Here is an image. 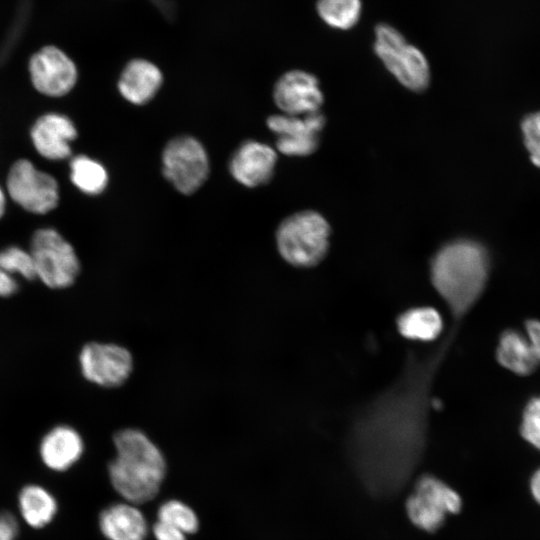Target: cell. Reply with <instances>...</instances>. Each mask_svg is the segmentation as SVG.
<instances>
[{
	"instance_id": "obj_29",
	"label": "cell",
	"mask_w": 540,
	"mask_h": 540,
	"mask_svg": "<svg viewBox=\"0 0 540 540\" xmlns=\"http://www.w3.org/2000/svg\"><path fill=\"white\" fill-rule=\"evenodd\" d=\"M152 532L156 540H187V535L176 527L167 523L156 521Z\"/></svg>"
},
{
	"instance_id": "obj_4",
	"label": "cell",
	"mask_w": 540,
	"mask_h": 540,
	"mask_svg": "<svg viewBox=\"0 0 540 540\" xmlns=\"http://www.w3.org/2000/svg\"><path fill=\"white\" fill-rule=\"evenodd\" d=\"M330 226L326 219L312 210L300 211L285 218L275 234L280 256L297 268L319 264L329 249Z\"/></svg>"
},
{
	"instance_id": "obj_33",
	"label": "cell",
	"mask_w": 540,
	"mask_h": 540,
	"mask_svg": "<svg viewBox=\"0 0 540 540\" xmlns=\"http://www.w3.org/2000/svg\"><path fill=\"white\" fill-rule=\"evenodd\" d=\"M8 204V196L5 188L0 185V220L4 217Z\"/></svg>"
},
{
	"instance_id": "obj_20",
	"label": "cell",
	"mask_w": 540,
	"mask_h": 540,
	"mask_svg": "<svg viewBox=\"0 0 540 540\" xmlns=\"http://www.w3.org/2000/svg\"><path fill=\"white\" fill-rule=\"evenodd\" d=\"M398 332L406 339L430 342L443 331V319L433 307H414L402 312L396 320Z\"/></svg>"
},
{
	"instance_id": "obj_12",
	"label": "cell",
	"mask_w": 540,
	"mask_h": 540,
	"mask_svg": "<svg viewBox=\"0 0 540 540\" xmlns=\"http://www.w3.org/2000/svg\"><path fill=\"white\" fill-rule=\"evenodd\" d=\"M266 124L277 136V150L287 156H308L319 144V133L325 125V117L319 112L304 116L287 114L271 115Z\"/></svg>"
},
{
	"instance_id": "obj_9",
	"label": "cell",
	"mask_w": 540,
	"mask_h": 540,
	"mask_svg": "<svg viewBox=\"0 0 540 540\" xmlns=\"http://www.w3.org/2000/svg\"><path fill=\"white\" fill-rule=\"evenodd\" d=\"M28 75L33 88L48 98H62L75 88L79 78L74 60L60 47L45 45L28 60Z\"/></svg>"
},
{
	"instance_id": "obj_15",
	"label": "cell",
	"mask_w": 540,
	"mask_h": 540,
	"mask_svg": "<svg viewBox=\"0 0 540 540\" xmlns=\"http://www.w3.org/2000/svg\"><path fill=\"white\" fill-rule=\"evenodd\" d=\"M277 162V153L256 140L244 141L229 161L231 176L241 185L254 188L269 182Z\"/></svg>"
},
{
	"instance_id": "obj_28",
	"label": "cell",
	"mask_w": 540,
	"mask_h": 540,
	"mask_svg": "<svg viewBox=\"0 0 540 540\" xmlns=\"http://www.w3.org/2000/svg\"><path fill=\"white\" fill-rule=\"evenodd\" d=\"M19 533V523L10 511L0 512V540H16Z\"/></svg>"
},
{
	"instance_id": "obj_21",
	"label": "cell",
	"mask_w": 540,
	"mask_h": 540,
	"mask_svg": "<svg viewBox=\"0 0 540 540\" xmlns=\"http://www.w3.org/2000/svg\"><path fill=\"white\" fill-rule=\"evenodd\" d=\"M496 356L503 367L522 376L531 374L540 364L527 338L513 330L502 334Z\"/></svg>"
},
{
	"instance_id": "obj_19",
	"label": "cell",
	"mask_w": 540,
	"mask_h": 540,
	"mask_svg": "<svg viewBox=\"0 0 540 540\" xmlns=\"http://www.w3.org/2000/svg\"><path fill=\"white\" fill-rule=\"evenodd\" d=\"M18 509L25 523L40 529L52 522L58 511L54 495L38 484L25 485L18 494Z\"/></svg>"
},
{
	"instance_id": "obj_14",
	"label": "cell",
	"mask_w": 540,
	"mask_h": 540,
	"mask_svg": "<svg viewBox=\"0 0 540 540\" xmlns=\"http://www.w3.org/2000/svg\"><path fill=\"white\" fill-rule=\"evenodd\" d=\"M273 100L283 114L304 116L319 112L324 97L318 79L293 69L282 74L273 87Z\"/></svg>"
},
{
	"instance_id": "obj_7",
	"label": "cell",
	"mask_w": 540,
	"mask_h": 540,
	"mask_svg": "<svg viewBox=\"0 0 540 540\" xmlns=\"http://www.w3.org/2000/svg\"><path fill=\"white\" fill-rule=\"evenodd\" d=\"M4 188L8 199L30 214L46 215L60 202L58 180L26 158L11 164Z\"/></svg>"
},
{
	"instance_id": "obj_13",
	"label": "cell",
	"mask_w": 540,
	"mask_h": 540,
	"mask_svg": "<svg viewBox=\"0 0 540 540\" xmlns=\"http://www.w3.org/2000/svg\"><path fill=\"white\" fill-rule=\"evenodd\" d=\"M29 137L39 156L48 161H64L72 157V143L78 137V129L68 115L49 111L34 120Z\"/></svg>"
},
{
	"instance_id": "obj_10",
	"label": "cell",
	"mask_w": 540,
	"mask_h": 540,
	"mask_svg": "<svg viewBox=\"0 0 540 540\" xmlns=\"http://www.w3.org/2000/svg\"><path fill=\"white\" fill-rule=\"evenodd\" d=\"M460 508V496L431 475H424L417 481L406 504L412 523L428 532L437 530L448 514L457 513Z\"/></svg>"
},
{
	"instance_id": "obj_32",
	"label": "cell",
	"mask_w": 540,
	"mask_h": 540,
	"mask_svg": "<svg viewBox=\"0 0 540 540\" xmlns=\"http://www.w3.org/2000/svg\"><path fill=\"white\" fill-rule=\"evenodd\" d=\"M531 490L535 499L540 503V469L535 473L532 478Z\"/></svg>"
},
{
	"instance_id": "obj_8",
	"label": "cell",
	"mask_w": 540,
	"mask_h": 540,
	"mask_svg": "<svg viewBox=\"0 0 540 540\" xmlns=\"http://www.w3.org/2000/svg\"><path fill=\"white\" fill-rule=\"evenodd\" d=\"M162 173L181 194L196 192L207 180L209 157L202 143L193 136L180 135L167 142L162 151Z\"/></svg>"
},
{
	"instance_id": "obj_2",
	"label": "cell",
	"mask_w": 540,
	"mask_h": 540,
	"mask_svg": "<svg viewBox=\"0 0 540 540\" xmlns=\"http://www.w3.org/2000/svg\"><path fill=\"white\" fill-rule=\"evenodd\" d=\"M489 275L485 248L469 239L443 245L430 263L431 283L458 323L480 299Z\"/></svg>"
},
{
	"instance_id": "obj_6",
	"label": "cell",
	"mask_w": 540,
	"mask_h": 540,
	"mask_svg": "<svg viewBox=\"0 0 540 540\" xmlns=\"http://www.w3.org/2000/svg\"><path fill=\"white\" fill-rule=\"evenodd\" d=\"M36 278L51 289H65L76 281L80 260L73 245L53 227L35 230L30 239Z\"/></svg>"
},
{
	"instance_id": "obj_16",
	"label": "cell",
	"mask_w": 540,
	"mask_h": 540,
	"mask_svg": "<svg viewBox=\"0 0 540 540\" xmlns=\"http://www.w3.org/2000/svg\"><path fill=\"white\" fill-rule=\"evenodd\" d=\"M84 452L80 433L65 424L50 429L41 439L39 455L43 464L55 472H64L75 465Z\"/></svg>"
},
{
	"instance_id": "obj_30",
	"label": "cell",
	"mask_w": 540,
	"mask_h": 540,
	"mask_svg": "<svg viewBox=\"0 0 540 540\" xmlns=\"http://www.w3.org/2000/svg\"><path fill=\"white\" fill-rule=\"evenodd\" d=\"M526 332L528 343L540 363V322L538 320H529L526 323Z\"/></svg>"
},
{
	"instance_id": "obj_27",
	"label": "cell",
	"mask_w": 540,
	"mask_h": 540,
	"mask_svg": "<svg viewBox=\"0 0 540 540\" xmlns=\"http://www.w3.org/2000/svg\"><path fill=\"white\" fill-rule=\"evenodd\" d=\"M524 142L532 162L540 167V112L528 115L522 122Z\"/></svg>"
},
{
	"instance_id": "obj_25",
	"label": "cell",
	"mask_w": 540,
	"mask_h": 540,
	"mask_svg": "<svg viewBox=\"0 0 540 540\" xmlns=\"http://www.w3.org/2000/svg\"><path fill=\"white\" fill-rule=\"evenodd\" d=\"M0 270L19 275L26 280L36 278L34 262L29 250L11 245L0 250Z\"/></svg>"
},
{
	"instance_id": "obj_24",
	"label": "cell",
	"mask_w": 540,
	"mask_h": 540,
	"mask_svg": "<svg viewBox=\"0 0 540 540\" xmlns=\"http://www.w3.org/2000/svg\"><path fill=\"white\" fill-rule=\"evenodd\" d=\"M157 520L176 527L186 535L196 533L199 528L196 512L177 499L167 500L159 506Z\"/></svg>"
},
{
	"instance_id": "obj_26",
	"label": "cell",
	"mask_w": 540,
	"mask_h": 540,
	"mask_svg": "<svg viewBox=\"0 0 540 540\" xmlns=\"http://www.w3.org/2000/svg\"><path fill=\"white\" fill-rule=\"evenodd\" d=\"M522 436L540 449V397L532 399L526 406L521 424Z\"/></svg>"
},
{
	"instance_id": "obj_23",
	"label": "cell",
	"mask_w": 540,
	"mask_h": 540,
	"mask_svg": "<svg viewBox=\"0 0 540 540\" xmlns=\"http://www.w3.org/2000/svg\"><path fill=\"white\" fill-rule=\"evenodd\" d=\"M316 11L329 27L340 30L353 28L362 13L361 0H317Z\"/></svg>"
},
{
	"instance_id": "obj_1",
	"label": "cell",
	"mask_w": 540,
	"mask_h": 540,
	"mask_svg": "<svg viewBox=\"0 0 540 540\" xmlns=\"http://www.w3.org/2000/svg\"><path fill=\"white\" fill-rule=\"evenodd\" d=\"M452 329L429 353H409L398 378L352 422L347 450L352 466L375 495L398 492L427 444L433 384L453 340Z\"/></svg>"
},
{
	"instance_id": "obj_31",
	"label": "cell",
	"mask_w": 540,
	"mask_h": 540,
	"mask_svg": "<svg viewBox=\"0 0 540 540\" xmlns=\"http://www.w3.org/2000/svg\"><path fill=\"white\" fill-rule=\"evenodd\" d=\"M19 290V282L17 278L0 270V297H10L17 293Z\"/></svg>"
},
{
	"instance_id": "obj_18",
	"label": "cell",
	"mask_w": 540,
	"mask_h": 540,
	"mask_svg": "<svg viewBox=\"0 0 540 540\" xmlns=\"http://www.w3.org/2000/svg\"><path fill=\"white\" fill-rule=\"evenodd\" d=\"M102 535L107 540H145L148 523L138 505L123 501L105 507L98 518Z\"/></svg>"
},
{
	"instance_id": "obj_11",
	"label": "cell",
	"mask_w": 540,
	"mask_h": 540,
	"mask_svg": "<svg viewBox=\"0 0 540 540\" xmlns=\"http://www.w3.org/2000/svg\"><path fill=\"white\" fill-rule=\"evenodd\" d=\"M82 376L89 382L114 388L124 384L133 370V357L125 347L114 343L89 342L79 353Z\"/></svg>"
},
{
	"instance_id": "obj_5",
	"label": "cell",
	"mask_w": 540,
	"mask_h": 540,
	"mask_svg": "<svg viewBox=\"0 0 540 540\" xmlns=\"http://www.w3.org/2000/svg\"><path fill=\"white\" fill-rule=\"evenodd\" d=\"M374 52L400 84L414 92L430 83V66L423 52L406 41L394 26L381 22L374 28Z\"/></svg>"
},
{
	"instance_id": "obj_22",
	"label": "cell",
	"mask_w": 540,
	"mask_h": 540,
	"mask_svg": "<svg viewBox=\"0 0 540 540\" xmlns=\"http://www.w3.org/2000/svg\"><path fill=\"white\" fill-rule=\"evenodd\" d=\"M68 167L69 180L81 193L97 196L107 188L109 175L98 160L85 154L72 155Z\"/></svg>"
},
{
	"instance_id": "obj_3",
	"label": "cell",
	"mask_w": 540,
	"mask_h": 540,
	"mask_svg": "<svg viewBox=\"0 0 540 540\" xmlns=\"http://www.w3.org/2000/svg\"><path fill=\"white\" fill-rule=\"evenodd\" d=\"M115 457L108 465L114 490L124 501L140 505L158 494L166 476V460L159 447L141 430L126 428L113 436Z\"/></svg>"
},
{
	"instance_id": "obj_17",
	"label": "cell",
	"mask_w": 540,
	"mask_h": 540,
	"mask_svg": "<svg viewBox=\"0 0 540 540\" xmlns=\"http://www.w3.org/2000/svg\"><path fill=\"white\" fill-rule=\"evenodd\" d=\"M163 83V74L153 62L144 58H134L122 69L117 88L120 95L134 105L150 102Z\"/></svg>"
}]
</instances>
